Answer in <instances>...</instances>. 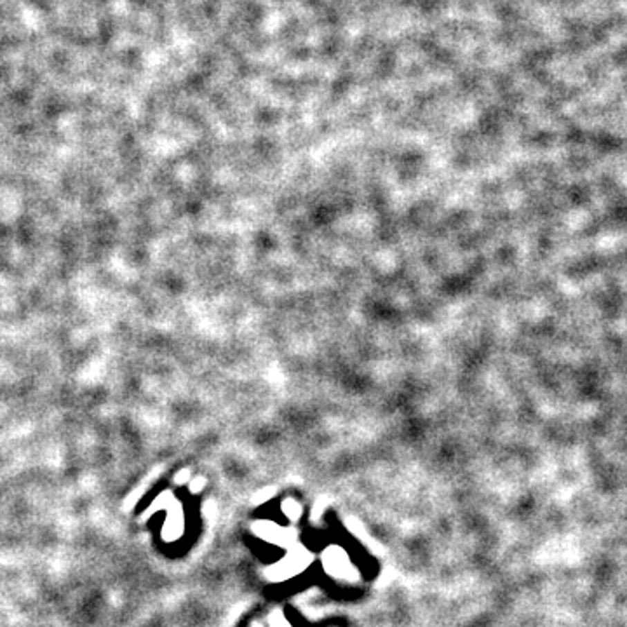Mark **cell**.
Here are the masks:
<instances>
[{
  "label": "cell",
  "mask_w": 627,
  "mask_h": 627,
  "mask_svg": "<svg viewBox=\"0 0 627 627\" xmlns=\"http://www.w3.org/2000/svg\"><path fill=\"white\" fill-rule=\"evenodd\" d=\"M283 511H284V514H286L290 519H298V518H300L301 509H300V505H298L294 500H286L283 504Z\"/></svg>",
  "instance_id": "obj_4"
},
{
  "label": "cell",
  "mask_w": 627,
  "mask_h": 627,
  "mask_svg": "<svg viewBox=\"0 0 627 627\" xmlns=\"http://www.w3.org/2000/svg\"><path fill=\"white\" fill-rule=\"evenodd\" d=\"M323 563H324V568L328 570V573L333 577H337V579H344V580L355 579L354 566L350 565L347 554H345L341 549H338V548L328 549L323 556Z\"/></svg>",
  "instance_id": "obj_1"
},
{
  "label": "cell",
  "mask_w": 627,
  "mask_h": 627,
  "mask_svg": "<svg viewBox=\"0 0 627 627\" xmlns=\"http://www.w3.org/2000/svg\"><path fill=\"white\" fill-rule=\"evenodd\" d=\"M268 626L270 627H290L288 620L284 619V615L281 612H274L272 615L268 617Z\"/></svg>",
  "instance_id": "obj_5"
},
{
  "label": "cell",
  "mask_w": 627,
  "mask_h": 627,
  "mask_svg": "<svg viewBox=\"0 0 627 627\" xmlns=\"http://www.w3.org/2000/svg\"><path fill=\"white\" fill-rule=\"evenodd\" d=\"M254 532L258 533V535H261L265 539V541H268V542H274V544H277V545H286L288 542H291V539H293V535H291V532H288L286 528H277L276 525H272V523H258L256 526H254Z\"/></svg>",
  "instance_id": "obj_3"
},
{
  "label": "cell",
  "mask_w": 627,
  "mask_h": 627,
  "mask_svg": "<svg viewBox=\"0 0 627 627\" xmlns=\"http://www.w3.org/2000/svg\"><path fill=\"white\" fill-rule=\"evenodd\" d=\"M310 561L312 556L308 552H305L303 549H297L294 552L291 551L290 556L272 570V572H276L274 573V579H286V577L293 575V573L301 572Z\"/></svg>",
  "instance_id": "obj_2"
},
{
  "label": "cell",
  "mask_w": 627,
  "mask_h": 627,
  "mask_svg": "<svg viewBox=\"0 0 627 627\" xmlns=\"http://www.w3.org/2000/svg\"><path fill=\"white\" fill-rule=\"evenodd\" d=\"M253 627H261V626H260V624H254V626H253Z\"/></svg>",
  "instance_id": "obj_6"
}]
</instances>
